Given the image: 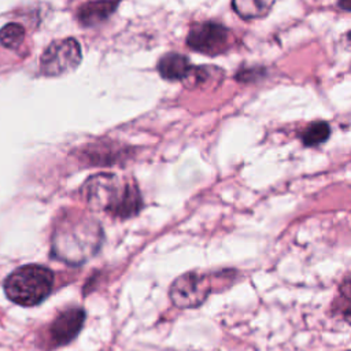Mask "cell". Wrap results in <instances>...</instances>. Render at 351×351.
<instances>
[{"mask_svg": "<svg viewBox=\"0 0 351 351\" xmlns=\"http://www.w3.org/2000/svg\"><path fill=\"white\" fill-rule=\"evenodd\" d=\"M53 287V273L41 265H23L10 273L3 284L7 298L19 306H36Z\"/></svg>", "mask_w": 351, "mask_h": 351, "instance_id": "3957f363", "label": "cell"}, {"mask_svg": "<svg viewBox=\"0 0 351 351\" xmlns=\"http://www.w3.org/2000/svg\"><path fill=\"white\" fill-rule=\"evenodd\" d=\"M276 0H232V7L234 12L245 19L263 18L271 10Z\"/></svg>", "mask_w": 351, "mask_h": 351, "instance_id": "30bf717a", "label": "cell"}, {"mask_svg": "<svg viewBox=\"0 0 351 351\" xmlns=\"http://www.w3.org/2000/svg\"><path fill=\"white\" fill-rule=\"evenodd\" d=\"M119 0H95L82 4L77 11V19L84 26H93L107 21L117 10Z\"/></svg>", "mask_w": 351, "mask_h": 351, "instance_id": "ba28073f", "label": "cell"}, {"mask_svg": "<svg viewBox=\"0 0 351 351\" xmlns=\"http://www.w3.org/2000/svg\"><path fill=\"white\" fill-rule=\"evenodd\" d=\"M192 66L189 60L177 52H169L163 55L158 62V71L165 80L178 81L185 80L191 71Z\"/></svg>", "mask_w": 351, "mask_h": 351, "instance_id": "9c48e42d", "label": "cell"}, {"mask_svg": "<svg viewBox=\"0 0 351 351\" xmlns=\"http://www.w3.org/2000/svg\"><path fill=\"white\" fill-rule=\"evenodd\" d=\"M81 48L75 38L52 41L40 58V70L44 75L58 77L75 69L81 62Z\"/></svg>", "mask_w": 351, "mask_h": 351, "instance_id": "5b68a950", "label": "cell"}, {"mask_svg": "<svg viewBox=\"0 0 351 351\" xmlns=\"http://www.w3.org/2000/svg\"><path fill=\"white\" fill-rule=\"evenodd\" d=\"M114 145H110L107 143L103 144H92L89 148L84 149L85 158L92 163L97 166H104L117 162L119 158H122V149L117 148L115 151Z\"/></svg>", "mask_w": 351, "mask_h": 351, "instance_id": "8fae6325", "label": "cell"}, {"mask_svg": "<svg viewBox=\"0 0 351 351\" xmlns=\"http://www.w3.org/2000/svg\"><path fill=\"white\" fill-rule=\"evenodd\" d=\"M25 38V27L16 22H10L0 29V44L5 48L15 49Z\"/></svg>", "mask_w": 351, "mask_h": 351, "instance_id": "5bb4252c", "label": "cell"}, {"mask_svg": "<svg viewBox=\"0 0 351 351\" xmlns=\"http://www.w3.org/2000/svg\"><path fill=\"white\" fill-rule=\"evenodd\" d=\"M332 313L340 315L344 321L351 324V273L347 274L339 285V292L333 302Z\"/></svg>", "mask_w": 351, "mask_h": 351, "instance_id": "7c38bea8", "label": "cell"}, {"mask_svg": "<svg viewBox=\"0 0 351 351\" xmlns=\"http://www.w3.org/2000/svg\"><path fill=\"white\" fill-rule=\"evenodd\" d=\"M104 234L99 221L86 213L62 214L52 232V255L69 265H82L93 258Z\"/></svg>", "mask_w": 351, "mask_h": 351, "instance_id": "6da1fadb", "label": "cell"}, {"mask_svg": "<svg viewBox=\"0 0 351 351\" xmlns=\"http://www.w3.org/2000/svg\"><path fill=\"white\" fill-rule=\"evenodd\" d=\"M232 32L217 22H197L192 25L186 44L196 52L215 56L226 52L232 45Z\"/></svg>", "mask_w": 351, "mask_h": 351, "instance_id": "8992f818", "label": "cell"}, {"mask_svg": "<svg viewBox=\"0 0 351 351\" xmlns=\"http://www.w3.org/2000/svg\"><path fill=\"white\" fill-rule=\"evenodd\" d=\"M337 4H339V7H340L341 10L351 11V0H339Z\"/></svg>", "mask_w": 351, "mask_h": 351, "instance_id": "9a60e30c", "label": "cell"}, {"mask_svg": "<svg viewBox=\"0 0 351 351\" xmlns=\"http://www.w3.org/2000/svg\"><path fill=\"white\" fill-rule=\"evenodd\" d=\"M347 40H348V41H350V44H351V32H348V33H347Z\"/></svg>", "mask_w": 351, "mask_h": 351, "instance_id": "2e32d148", "label": "cell"}, {"mask_svg": "<svg viewBox=\"0 0 351 351\" xmlns=\"http://www.w3.org/2000/svg\"><path fill=\"white\" fill-rule=\"evenodd\" d=\"M85 311L81 307L73 306L59 313L49 325V344L59 347L69 344L82 329Z\"/></svg>", "mask_w": 351, "mask_h": 351, "instance_id": "52a82bcc", "label": "cell"}, {"mask_svg": "<svg viewBox=\"0 0 351 351\" xmlns=\"http://www.w3.org/2000/svg\"><path fill=\"white\" fill-rule=\"evenodd\" d=\"M330 128L325 121H317L310 123L302 133V141L306 147H315L328 140Z\"/></svg>", "mask_w": 351, "mask_h": 351, "instance_id": "4fadbf2b", "label": "cell"}, {"mask_svg": "<svg viewBox=\"0 0 351 351\" xmlns=\"http://www.w3.org/2000/svg\"><path fill=\"white\" fill-rule=\"evenodd\" d=\"M211 289V278L208 274L186 271L173 281L169 296L174 306L180 308H193L207 299Z\"/></svg>", "mask_w": 351, "mask_h": 351, "instance_id": "277c9868", "label": "cell"}, {"mask_svg": "<svg viewBox=\"0 0 351 351\" xmlns=\"http://www.w3.org/2000/svg\"><path fill=\"white\" fill-rule=\"evenodd\" d=\"M82 196L90 208L115 218H130L143 208L136 182L114 173L90 176L82 186Z\"/></svg>", "mask_w": 351, "mask_h": 351, "instance_id": "7a4b0ae2", "label": "cell"}]
</instances>
